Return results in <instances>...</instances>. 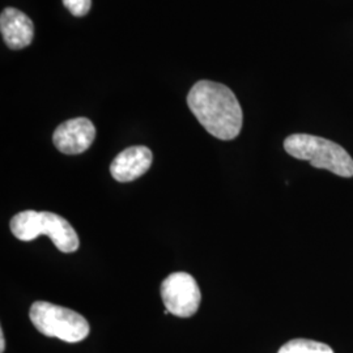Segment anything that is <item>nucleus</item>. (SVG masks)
Listing matches in <instances>:
<instances>
[{"mask_svg": "<svg viewBox=\"0 0 353 353\" xmlns=\"http://www.w3.org/2000/svg\"><path fill=\"white\" fill-rule=\"evenodd\" d=\"M188 105L214 138L233 140L240 135L243 113L236 94L227 85L201 80L190 89Z\"/></svg>", "mask_w": 353, "mask_h": 353, "instance_id": "1", "label": "nucleus"}, {"mask_svg": "<svg viewBox=\"0 0 353 353\" xmlns=\"http://www.w3.org/2000/svg\"><path fill=\"white\" fill-rule=\"evenodd\" d=\"M285 152L303 161H309L313 168L352 178L353 159L348 152L335 141L309 134H293L284 140Z\"/></svg>", "mask_w": 353, "mask_h": 353, "instance_id": "2", "label": "nucleus"}, {"mask_svg": "<svg viewBox=\"0 0 353 353\" xmlns=\"http://www.w3.org/2000/svg\"><path fill=\"white\" fill-rule=\"evenodd\" d=\"M10 227L16 239L26 242L48 236L62 252H76L80 246L75 229L59 214L28 210L13 216Z\"/></svg>", "mask_w": 353, "mask_h": 353, "instance_id": "3", "label": "nucleus"}, {"mask_svg": "<svg viewBox=\"0 0 353 353\" xmlns=\"http://www.w3.org/2000/svg\"><path fill=\"white\" fill-rule=\"evenodd\" d=\"M29 318L45 336L58 338L67 343L84 341L90 332L88 321L81 314L46 301L33 303Z\"/></svg>", "mask_w": 353, "mask_h": 353, "instance_id": "4", "label": "nucleus"}, {"mask_svg": "<svg viewBox=\"0 0 353 353\" xmlns=\"http://www.w3.org/2000/svg\"><path fill=\"white\" fill-rule=\"evenodd\" d=\"M161 299L170 314L189 318L198 312L202 293L190 274L173 272L161 284Z\"/></svg>", "mask_w": 353, "mask_h": 353, "instance_id": "5", "label": "nucleus"}, {"mask_svg": "<svg viewBox=\"0 0 353 353\" xmlns=\"http://www.w3.org/2000/svg\"><path fill=\"white\" fill-rule=\"evenodd\" d=\"M96 138V128L88 118H74L57 127L52 141L64 154H80L89 150Z\"/></svg>", "mask_w": 353, "mask_h": 353, "instance_id": "6", "label": "nucleus"}, {"mask_svg": "<svg viewBox=\"0 0 353 353\" xmlns=\"http://www.w3.org/2000/svg\"><path fill=\"white\" fill-rule=\"evenodd\" d=\"M153 163V154L144 145L128 147L110 165V173L118 182H131L145 174Z\"/></svg>", "mask_w": 353, "mask_h": 353, "instance_id": "7", "label": "nucleus"}, {"mask_svg": "<svg viewBox=\"0 0 353 353\" xmlns=\"http://www.w3.org/2000/svg\"><path fill=\"white\" fill-rule=\"evenodd\" d=\"M0 32L6 45L11 50H21L32 43L34 26L26 13L8 7L0 16Z\"/></svg>", "mask_w": 353, "mask_h": 353, "instance_id": "8", "label": "nucleus"}, {"mask_svg": "<svg viewBox=\"0 0 353 353\" xmlns=\"http://www.w3.org/2000/svg\"><path fill=\"white\" fill-rule=\"evenodd\" d=\"M278 353H334V351L325 343L309 339H293L284 344Z\"/></svg>", "mask_w": 353, "mask_h": 353, "instance_id": "9", "label": "nucleus"}, {"mask_svg": "<svg viewBox=\"0 0 353 353\" xmlns=\"http://www.w3.org/2000/svg\"><path fill=\"white\" fill-rule=\"evenodd\" d=\"M63 6L76 17H83L90 11L92 0H62Z\"/></svg>", "mask_w": 353, "mask_h": 353, "instance_id": "10", "label": "nucleus"}, {"mask_svg": "<svg viewBox=\"0 0 353 353\" xmlns=\"http://www.w3.org/2000/svg\"><path fill=\"white\" fill-rule=\"evenodd\" d=\"M6 350V338H4V332L3 330L0 331V353H4Z\"/></svg>", "mask_w": 353, "mask_h": 353, "instance_id": "11", "label": "nucleus"}]
</instances>
